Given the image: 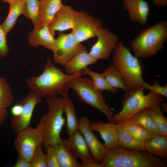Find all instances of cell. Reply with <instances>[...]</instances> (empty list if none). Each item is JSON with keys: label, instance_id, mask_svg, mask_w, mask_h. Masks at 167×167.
Wrapping results in <instances>:
<instances>
[{"label": "cell", "instance_id": "obj_1", "mask_svg": "<svg viewBox=\"0 0 167 167\" xmlns=\"http://www.w3.org/2000/svg\"><path fill=\"white\" fill-rule=\"evenodd\" d=\"M40 75L31 77L26 82L30 91L45 98L68 94L69 82L82 75L81 72L72 75L64 73L56 66L49 57Z\"/></svg>", "mask_w": 167, "mask_h": 167}, {"label": "cell", "instance_id": "obj_2", "mask_svg": "<svg viewBox=\"0 0 167 167\" xmlns=\"http://www.w3.org/2000/svg\"><path fill=\"white\" fill-rule=\"evenodd\" d=\"M167 162L147 151H135L116 146L106 152L101 167H167Z\"/></svg>", "mask_w": 167, "mask_h": 167}, {"label": "cell", "instance_id": "obj_3", "mask_svg": "<svg viewBox=\"0 0 167 167\" xmlns=\"http://www.w3.org/2000/svg\"><path fill=\"white\" fill-rule=\"evenodd\" d=\"M167 39V21H161L141 30L131 46L136 57L146 59L161 51Z\"/></svg>", "mask_w": 167, "mask_h": 167}, {"label": "cell", "instance_id": "obj_4", "mask_svg": "<svg viewBox=\"0 0 167 167\" xmlns=\"http://www.w3.org/2000/svg\"><path fill=\"white\" fill-rule=\"evenodd\" d=\"M113 51L112 63L122 75L129 90L142 88L144 81L142 78L143 63L131 54L122 42H119Z\"/></svg>", "mask_w": 167, "mask_h": 167}, {"label": "cell", "instance_id": "obj_5", "mask_svg": "<svg viewBox=\"0 0 167 167\" xmlns=\"http://www.w3.org/2000/svg\"><path fill=\"white\" fill-rule=\"evenodd\" d=\"M45 101L48 112L45 114L42 143L46 151L48 148L54 147L61 140L60 134L65 119L63 116L64 103L62 96L48 97Z\"/></svg>", "mask_w": 167, "mask_h": 167}, {"label": "cell", "instance_id": "obj_6", "mask_svg": "<svg viewBox=\"0 0 167 167\" xmlns=\"http://www.w3.org/2000/svg\"><path fill=\"white\" fill-rule=\"evenodd\" d=\"M144 89L142 88L126 92L121 102L122 109L113 116L114 122L122 123L143 109L153 106L160 105L165 100L164 96L150 91L145 95Z\"/></svg>", "mask_w": 167, "mask_h": 167}, {"label": "cell", "instance_id": "obj_7", "mask_svg": "<svg viewBox=\"0 0 167 167\" xmlns=\"http://www.w3.org/2000/svg\"><path fill=\"white\" fill-rule=\"evenodd\" d=\"M81 76L69 82L70 89L75 92L81 101L101 112L109 122L114 123L113 118L114 113L106 104L102 91L95 88L91 79Z\"/></svg>", "mask_w": 167, "mask_h": 167}, {"label": "cell", "instance_id": "obj_8", "mask_svg": "<svg viewBox=\"0 0 167 167\" xmlns=\"http://www.w3.org/2000/svg\"><path fill=\"white\" fill-rule=\"evenodd\" d=\"M45 118L44 114L36 127L24 129L14 140L13 146L19 156L30 162L37 148L42 143Z\"/></svg>", "mask_w": 167, "mask_h": 167}, {"label": "cell", "instance_id": "obj_9", "mask_svg": "<svg viewBox=\"0 0 167 167\" xmlns=\"http://www.w3.org/2000/svg\"><path fill=\"white\" fill-rule=\"evenodd\" d=\"M102 21L87 12L76 11L72 32L79 43L96 37L99 30L102 28Z\"/></svg>", "mask_w": 167, "mask_h": 167}, {"label": "cell", "instance_id": "obj_10", "mask_svg": "<svg viewBox=\"0 0 167 167\" xmlns=\"http://www.w3.org/2000/svg\"><path fill=\"white\" fill-rule=\"evenodd\" d=\"M62 142L76 158L81 160L82 167H101L94 159L84 138L78 130Z\"/></svg>", "mask_w": 167, "mask_h": 167}, {"label": "cell", "instance_id": "obj_11", "mask_svg": "<svg viewBox=\"0 0 167 167\" xmlns=\"http://www.w3.org/2000/svg\"><path fill=\"white\" fill-rule=\"evenodd\" d=\"M56 39L53 60L57 64L64 66L83 45L76 41L72 32L67 34L60 33Z\"/></svg>", "mask_w": 167, "mask_h": 167}, {"label": "cell", "instance_id": "obj_12", "mask_svg": "<svg viewBox=\"0 0 167 167\" xmlns=\"http://www.w3.org/2000/svg\"><path fill=\"white\" fill-rule=\"evenodd\" d=\"M96 37V41L88 53L97 60L107 59L119 42L118 38L108 29L102 27L98 32Z\"/></svg>", "mask_w": 167, "mask_h": 167}, {"label": "cell", "instance_id": "obj_13", "mask_svg": "<svg viewBox=\"0 0 167 167\" xmlns=\"http://www.w3.org/2000/svg\"><path fill=\"white\" fill-rule=\"evenodd\" d=\"M42 98L38 93L30 91L22 99L20 103L23 107L22 113L19 116H13L11 120V126L15 133L30 126L34 109L41 102Z\"/></svg>", "mask_w": 167, "mask_h": 167}, {"label": "cell", "instance_id": "obj_14", "mask_svg": "<svg viewBox=\"0 0 167 167\" xmlns=\"http://www.w3.org/2000/svg\"><path fill=\"white\" fill-rule=\"evenodd\" d=\"M78 130L84 139L96 161L100 163L104 156L106 148L98 140L90 128V120L86 116L78 119Z\"/></svg>", "mask_w": 167, "mask_h": 167}, {"label": "cell", "instance_id": "obj_15", "mask_svg": "<svg viewBox=\"0 0 167 167\" xmlns=\"http://www.w3.org/2000/svg\"><path fill=\"white\" fill-rule=\"evenodd\" d=\"M76 11L71 6L63 5L48 25L51 33L54 36L56 31L72 29Z\"/></svg>", "mask_w": 167, "mask_h": 167}, {"label": "cell", "instance_id": "obj_16", "mask_svg": "<svg viewBox=\"0 0 167 167\" xmlns=\"http://www.w3.org/2000/svg\"><path fill=\"white\" fill-rule=\"evenodd\" d=\"M124 8L128 12L131 22L146 25L150 11L147 2L144 0H123Z\"/></svg>", "mask_w": 167, "mask_h": 167}, {"label": "cell", "instance_id": "obj_17", "mask_svg": "<svg viewBox=\"0 0 167 167\" xmlns=\"http://www.w3.org/2000/svg\"><path fill=\"white\" fill-rule=\"evenodd\" d=\"M97 61L89 54L83 45L64 66L66 74L72 75L81 72L83 69L95 63Z\"/></svg>", "mask_w": 167, "mask_h": 167}, {"label": "cell", "instance_id": "obj_18", "mask_svg": "<svg viewBox=\"0 0 167 167\" xmlns=\"http://www.w3.org/2000/svg\"><path fill=\"white\" fill-rule=\"evenodd\" d=\"M28 41L29 44L33 47L42 46L53 52L56 44V39L51 33L47 25L40 28H33L29 34Z\"/></svg>", "mask_w": 167, "mask_h": 167}, {"label": "cell", "instance_id": "obj_19", "mask_svg": "<svg viewBox=\"0 0 167 167\" xmlns=\"http://www.w3.org/2000/svg\"><path fill=\"white\" fill-rule=\"evenodd\" d=\"M92 131L98 132L104 141V145L106 149H109L117 146L118 135L116 124L108 122L104 123L97 121L90 124Z\"/></svg>", "mask_w": 167, "mask_h": 167}, {"label": "cell", "instance_id": "obj_20", "mask_svg": "<svg viewBox=\"0 0 167 167\" xmlns=\"http://www.w3.org/2000/svg\"><path fill=\"white\" fill-rule=\"evenodd\" d=\"M118 135L117 146L128 149L146 151L144 143L132 136L121 123L116 124Z\"/></svg>", "mask_w": 167, "mask_h": 167}, {"label": "cell", "instance_id": "obj_21", "mask_svg": "<svg viewBox=\"0 0 167 167\" xmlns=\"http://www.w3.org/2000/svg\"><path fill=\"white\" fill-rule=\"evenodd\" d=\"M144 144L147 152L167 162V136L151 137Z\"/></svg>", "mask_w": 167, "mask_h": 167}, {"label": "cell", "instance_id": "obj_22", "mask_svg": "<svg viewBox=\"0 0 167 167\" xmlns=\"http://www.w3.org/2000/svg\"><path fill=\"white\" fill-rule=\"evenodd\" d=\"M41 28L48 25L63 5L62 0H40Z\"/></svg>", "mask_w": 167, "mask_h": 167}, {"label": "cell", "instance_id": "obj_23", "mask_svg": "<svg viewBox=\"0 0 167 167\" xmlns=\"http://www.w3.org/2000/svg\"><path fill=\"white\" fill-rule=\"evenodd\" d=\"M64 103V113L66 117V131L69 136L78 130V121L75 107L68 94L62 96Z\"/></svg>", "mask_w": 167, "mask_h": 167}, {"label": "cell", "instance_id": "obj_24", "mask_svg": "<svg viewBox=\"0 0 167 167\" xmlns=\"http://www.w3.org/2000/svg\"><path fill=\"white\" fill-rule=\"evenodd\" d=\"M54 147L60 167H82L77 158L64 143L62 138L60 141Z\"/></svg>", "mask_w": 167, "mask_h": 167}, {"label": "cell", "instance_id": "obj_25", "mask_svg": "<svg viewBox=\"0 0 167 167\" xmlns=\"http://www.w3.org/2000/svg\"><path fill=\"white\" fill-rule=\"evenodd\" d=\"M26 0H17L10 4V8L8 15L2 27L7 35L15 26L19 16L22 14Z\"/></svg>", "mask_w": 167, "mask_h": 167}, {"label": "cell", "instance_id": "obj_26", "mask_svg": "<svg viewBox=\"0 0 167 167\" xmlns=\"http://www.w3.org/2000/svg\"><path fill=\"white\" fill-rule=\"evenodd\" d=\"M103 74L109 84L112 87L121 89L125 92L129 91L126 83L122 75L114 65L108 67Z\"/></svg>", "mask_w": 167, "mask_h": 167}, {"label": "cell", "instance_id": "obj_27", "mask_svg": "<svg viewBox=\"0 0 167 167\" xmlns=\"http://www.w3.org/2000/svg\"><path fill=\"white\" fill-rule=\"evenodd\" d=\"M121 123L132 136L144 144L152 137L146 130L131 117Z\"/></svg>", "mask_w": 167, "mask_h": 167}, {"label": "cell", "instance_id": "obj_28", "mask_svg": "<svg viewBox=\"0 0 167 167\" xmlns=\"http://www.w3.org/2000/svg\"><path fill=\"white\" fill-rule=\"evenodd\" d=\"M32 22L34 28H41L40 3L39 0H26L22 13Z\"/></svg>", "mask_w": 167, "mask_h": 167}, {"label": "cell", "instance_id": "obj_29", "mask_svg": "<svg viewBox=\"0 0 167 167\" xmlns=\"http://www.w3.org/2000/svg\"><path fill=\"white\" fill-rule=\"evenodd\" d=\"M146 109L139 111L131 117L146 130L152 137L161 135Z\"/></svg>", "mask_w": 167, "mask_h": 167}, {"label": "cell", "instance_id": "obj_30", "mask_svg": "<svg viewBox=\"0 0 167 167\" xmlns=\"http://www.w3.org/2000/svg\"><path fill=\"white\" fill-rule=\"evenodd\" d=\"M81 73L82 75H87L91 77L96 89L102 91L107 90L112 93H114L117 92V89L109 85L103 73L94 72L88 67L83 69Z\"/></svg>", "mask_w": 167, "mask_h": 167}, {"label": "cell", "instance_id": "obj_31", "mask_svg": "<svg viewBox=\"0 0 167 167\" xmlns=\"http://www.w3.org/2000/svg\"><path fill=\"white\" fill-rule=\"evenodd\" d=\"M146 109L161 134L167 136V119L163 114L160 105L153 106Z\"/></svg>", "mask_w": 167, "mask_h": 167}, {"label": "cell", "instance_id": "obj_32", "mask_svg": "<svg viewBox=\"0 0 167 167\" xmlns=\"http://www.w3.org/2000/svg\"><path fill=\"white\" fill-rule=\"evenodd\" d=\"M13 100L14 96L8 82L5 78L0 77V109H7Z\"/></svg>", "mask_w": 167, "mask_h": 167}, {"label": "cell", "instance_id": "obj_33", "mask_svg": "<svg viewBox=\"0 0 167 167\" xmlns=\"http://www.w3.org/2000/svg\"><path fill=\"white\" fill-rule=\"evenodd\" d=\"M31 167H47L45 154L42 151L41 144L37 148L31 161Z\"/></svg>", "mask_w": 167, "mask_h": 167}, {"label": "cell", "instance_id": "obj_34", "mask_svg": "<svg viewBox=\"0 0 167 167\" xmlns=\"http://www.w3.org/2000/svg\"><path fill=\"white\" fill-rule=\"evenodd\" d=\"M142 88L144 89H147L150 90L154 93L162 96L164 97H167V85L165 84L164 86H161L157 80L153 82L152 85H150L144 82Z\"/></svg>", "mask_w": 167, "mask_h": 167}, {"label": "cell", "instance_id": "obj_35", "mask_svg": "<svg viewBox=\"0 0 167 167\" xmlns=\"http://www.w3.org/2000/svg\"><path fill=\"white\" fill-rule=\"evenodd\" d=\"M46 151L45 156L47 167H60L54 147L48 148Z\"/></svg>", "mask_w": 167, "mask_h": 167}, {"label": "cell", "instance_id": "obj_36", "mask_svg": "<svg viewBox=\"0 0 167 167\" xmlns=\"http://www.w3.org/2000/svg\"><path fill=\"white\" fill-rule=\"evenodd\" d=\"M7 35L0 24V58L7 56L9 49L7 45Z\"/></svg>", "mask_w": 167, "mask_h": 167}, {"label": "cell", "instance_id": "obj_37", "mask_svg": "<svg viewBox=\"0 0 167 167\" xmlns=\"http://www.w3.org/2000/svg\"><path fill=\"white\" fill-rule=\"evenodd\" d=\"M12 167H31V162L19 156L15 163L11 166Z\"/></svg>", "mask_w": 167, "mask_h": 167}, {"label": "cell", "instance_id": "obj_38", "mask_svg": "<svg viewBox=\"0 0 167 167\" xmlns=\"http://www.w3.org/2000/svg\"><path fill=\"white\" fill-rule=\"evenodd\" d=\"M22 111V106L19 104L13 106L11 109V112L13 116H17L21 114Z\"/></svg>", "mask_w": 167, "mask_h": 167}, {"label": "cell", "instance_id": "obj_39", "mask_svg": "<svg viewBox=\"0 0 167 167\" xmlns=\"http://www.w3.org/2000/svg\"><path fill=\"white\" fill-rule=\"evenodd\" d=\"M8 114L7 109H0V126L4 122Z\"/></svg>", "mask_w": 167, "mask_h": 167}, {"label": "cell", "instance_id": "obj_40", "mask_svg": "<svg viewBox=\"0 0 167 167\" xmlns=\"http://www.w3.org/2000/svg\"><path fill=\"white\" fill-rule=\"evenodd\" d=\"M155 6L157 7L165 6L167 5V0H152Z\"/></svg>", "mask_w": 167, "mask_h": 167}, {"label": "cell", "instance_id": "obj_41", "mask_svg": "<svg viewBox=\"0 0 167 167\" xmlns=\"http://www.w3.org/2000/svg\"><path fill=\"white\" fill-rule=\"evenodd\" d=\"M2 1L6 2L9 4H11L15 1H16L17 0H1Z\"/></svg>", "mask_w": 167, "mask_h": 167}]
</instances>
